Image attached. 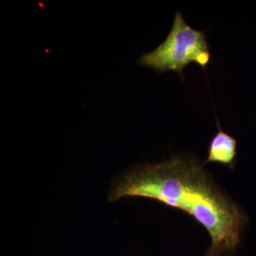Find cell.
<instances>
[{
  "mask_svg": "<svg viewBox=\"0 0 256 256\" xmlns=\"http://www.w3.org/2000/svg\"><path fill=\"white\" fill-rule=\"evenodd\" d=\"M204 31L195 30L185 22L180 11L175 14L172 28L164 41L139 60L142 66L159 73L175 72L184 80V68L196 63L206 70L212 54Z\"/></svg>",
  "mask_w": 256,
  "mask_h": 256,
  "instance_id": "cell-2",
  "label": "cell"
},
{
  "mask_svg": "<svg viewBox=\"0 0 256 256\" xmlns=\"http://www.w3.org/2000/svg\"><path fill=\"white\" fill-rule=\"evenodd\" d=\"M216 120L218 132L210 140L204 163H218L234 170L237 161L238 142L235 138L222 129L216 114Z\"/></svg>",
  "mask_w": 256,
  "mask_h": 256,
  "instance_id": "cell-3",
  "label": "cell"
},
{
  "mask_svg": "<svg viewBox=\"0 0 256 256\" xmlns=\"http://www.w3.org/2000/svg\"><path fill=\"white\" fill-rule=\"evenodd\" d=\"M124 197L152 198L191 216L210 234L205 256L234 254L248 224L238 205L220 191L203 166L192 158L175 156L131 170L114 185L108 200Z\"/></svg>",
  "mask_w": 256,
  "mask_h": 256,
  "instance_id": "cell-1",
  "label": "cell"
}]
</instances>
